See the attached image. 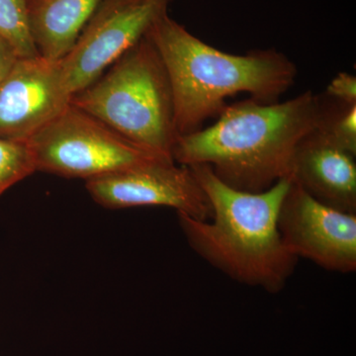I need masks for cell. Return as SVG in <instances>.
Instances as JSON below:
<instances>
[{
  "label": "cell",
  "mask_w": 356,
  "mask_h": 356,
  "mask_svg": "<svg viewBox=\"0 0 356 356\" xmlns=\"http://www.w3.org/2000/svg\"><path fill=\"white\" fill-rule=\"evenodd\" d=\"M325 102L311 91L282 103L227 105L209 128L177 138L173 161L208 165L225 184L259 193L289 177L300 140L322 123Z\"/></svg>",
  "instance_id": "obj_1"
},
{
  "label": "cell",
  "mask_w": 356,
  "mask_h": 356,
  "mask_svg": "<svg viewBox=\"0 0 356 356\" xmlns=\"http://www.w3.org/2000/svg\"><path fill=\"white\" fill-rule=\"evenodd\" d=\"M212 209L208 221L177 213L178 222L196 254L232 280L278 293L286 284L297 259L278 229L281 204L291 177L259 193L225 184L208 165H188Z\"/></svg>",
  "instance_id": "obj_2"
},
{
  "label": "cell",
  "mask_w": 356,
  "mask_h": 356,
  "mask_svg": "<svg viewBox=\"0 0 356 356\" xmlns=\"http://www.w3.org/2000/svg\"><path fill=\"white\" fill-rule=\"evenodd\" d=\"M146 36L170 79L178 137L196 132L207 119L221 114L231 96L247 92L255 102L271 104L296 79V65L283 54L224 53L193 36L168 13L154 21Z\"/></svg>",
  "instance_id": "obj_3"
},
{
  "label": "cell",
  "mask_w": 356,
  "mask_h": 356,
  "mask_svg": "<svg viewBox=\"0 0 356 356\" xmlns=\"http://www.w3.org/2000/svg\"><path fill=\"white\" fill-rule=\"evenodd\" d=\"M70 103L138 146L175 161L178 136L172 86L158 50L146 35Z\"/></svg>",
  "instance_id": "obj_4"
},
{
  "label": "cell",
  "mask_w": 356,
  "mask_h": 356,
  "mask_svg": "<svg viewBox=\"0 0 356 356\" xmlns=\"http://www.w3.org/2000/svg\"><path fill=\"white\" fill-rule=\"evenodd\" d=\"M37 172L86 181L168 161L69 103L26 140Z\"/></svg>",
  "instance_id": "obj_5"
},
{
  "label": "cell",
  "mask_w": 356,
  "mask_h": 356,
  "mask_svg": "<svg viewBox=\"0 0 356 356\" xmlns=\"http://www.w3.org/2000/svg\"><path fill=\"white\" fill-rule=\"evenodd\" d=\"M170 0H102L72 50L58 60L67 97L88 88L135 46Z\"/></svg>",
  "instance_id": "obj_6"
},
{
  "label": "cell",
  "mask_w": 356,
  "mask_h": 356,
  "mask_svg": "<svg viewBox=\"0 0 356 356\" xmlns=\"http://www.w3.org/2000/svg\"><path fill=\"white\" fill-rule=\"evenodd\" d=\"M278 229L297 259L336 273L356 270V214L318 202L292 179L281 204Z\"/></svg>",
  "instance_id": "obj_7"
},
{
  "label": "cell",
  "mask_w": 356,
  "mask_h": 356,
  "mask_svg": "<svg viewBox=\"0 0 356 356\" xmlns=\"http://www.w3.org/2000/svg\"><path fill=\"white\" fill-rule=\"evenodd\" d=\"M96 203L110 209L163 206L208 221L212 209L188 166L159 161L86 181Z\"/></svg>",
  "instance_id": "obj_8"
},
{
  "label": "cell",
  "mask_w": 356,
  "mask_h": 356,
  "mask_svg": "<svg viewBox=\"0 0 356 356\" xmlns=\"http://www.w3.org/2000/svg\"><path fill=\"white\" fill-rule=\"evenodd\" d=\"M69 103L58 60L18 58L0 81V139L26 142Z\"/></svg>",
  "instance_id": "obj_9"
},
{
  "label": "cell",
  "mask_w": 356,
  "mask_h": 356,
  "mask_svg": "<svg viewBox=\"0 0 356 356\" xmlns=\"http://www.w3.org/2000/svg\"><path fill=\"white\" fill-rule=\"evenodd\" d=\"M355 156L317 128L300 140L290 177L318 202L356 214Z\"/></svg>",
  "instance_id": "obj_10"
},
{
  "label": "cell",
  "mask_w": 356,
  "mask_h": 356,
  "mask_svg": "<svg viewBox=\"0 0 356 356\" xmlns=\"http://www.w3.org/2000/svg\"><path fill=\"white\" fill-rule=\"evenodd\" d=\"M102 0H28V24L40 57H65Z\"/></svg>",
  "instance_id": "obj_11"
},
{
  "label": "cell",
  "mask_w": 356,
  "mask_h": 356,
  "mask_svg": "<svg viewBox=\"0 0 356 356\" xmlns=\"http://www.w3.org/2000/svg\"><path fill=\"white\" fill-rule=\"evenodd\" d=\"M28 0H0V34L17 51L19 58L39 57L28 24Z\"/></svg>",
  "instance_id": "obj_12"
},
{
  "label": "cell",
  "mask_w": 356,
  "mask_h": 356,
  "mask_svg": "<svg viewBox=\"0 0 356 356\" xmlns=\"http://www.w3.org/2000/svg\"><path fill=\"white\" fill-rule=\"evenodd\" d=\"M36 172L31 149L25 142L0 139V195Z\"/></svg>",
  "instance_id": "obj_13"
},
{
  "label": "cell",
  "mask_w": 356,
  "mask_h": 356,
  "mask_svg": "<svg viewBox=\"0 0 356 356\" xmlns=\"http://www.w3.org/2000/svg\"><path fill=\"white\" fill-rule=\"evenodd\" d=\"M336 100V99H334ZM325 102V113L318 129L337 146L356 156V104Z\"/></svg>",
  "instance_id": "obj_14"
},
{
  "label": "cell",
  "mask_w": 356,
  "mask_h": 356,
  "mask_svg": "<svg viewBox=\"0 0 356 356\" xmlns=\"http://www.w3.org/2000/svg\"><path fill=\"white\" fill-rule=\"evenodd\" d=\"M327 95L348 105L356 104V79L348 72H341L327 86Z\"/></svg>",
  "instance_id": "obj_15"
},
{
  "label": "cell",
  "mask_w": 356,
  "mask_h": 356,
  "mask_svg": "<svg viewBox=\"0 0 356 356\" xmlns=\"http://www.w3.org/2000/svg\"><path fill=\"white\" fill-rule=\"evenodd\" d=\"M18 58L17 51L13 44L0 34V81L13 69Z\"/></svg>",
  "instance_id": "obj_16"
}]
</instances>
